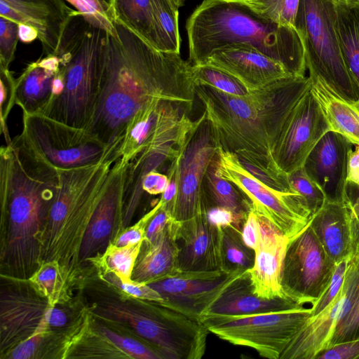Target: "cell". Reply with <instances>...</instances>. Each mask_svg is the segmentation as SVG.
Masks as SVG:
<instances>
[{"label":"cell","mask_w":359,"mask_h":359,"mask_svg":"<svg viewBox=\"0 0 359 359\" xmlns=\"http://www.w3.org/2000/svg\"><path fill=\"white\" fill-rule=\"evenodd\" d=\"M212 165L217 176L235 184L248 197L251 210L269 221L289 239L298 234L311 219L312 215L299 194L264 185L241 165L236 154L219 148Z\"/></svg>","instance_id":"10"},{"label":"cell","mask_w":359,"mask_h":359,"mask_svg":"<svg viewBox=\"0 0 359 359\" xmlns=\"http://www.w3.org/2000/svg\"><path fill=\"white\" fill-rule=\"evenodd\" d=\"M219 149L212 126L203 113L196 120L177 154L170 161L177 179L172 215L174 222L189 220L202 210H208L205 177Z\"/></svg>","instance_id":"12"},{"label":"cell","mask_w":359,"mask_h":359,"mask_svg":"<svg viewBox=\"0 0 359 359\" xmlns=\"http://www.w3.org/2000/svg\"><path fill=\"white\" fill-rule=\"evenodd\" d=\"M58 169L15 136L0 149L1 276L29 280L41 265V238L60 187Z\"/></svg>","instance_id":"2"},{"label":"cell","mask_w":359,"mask_h":359,"mask_svg":"<svg viewBox=\"0 0 359 359\" xmlns=\"http://www.w3.org/2000/svg\"><path fill=\"white\" fill-rule=\"evenodd\" d=\"M63 76L57 55L27 65L15 79V104L25 114L40 113L63 89Z\"/></svg>","instance_id":"24"},{"label":"cell","mask_w":359,"mask_h":359,"mask_svg":"<svg viewBox=\"0 0 359 359\" xmlns=\"http://www.w3.org/2000/svg\"><path fill=\"white\" fill-rule=\"evenodd\" d=\"M244 272L180 271L148 285L162 297L159 304L200 322L202 315Z\"/></svg>","instance_id":"16"},{"label":"cell","mask_w":359,"mask_h":359,"mask_svg":"<svg viewBox=\"0 0 359 359\" xmlns=\"http://www.w3.org/2000/svg\"><path fill=\"white\" fill-rule=\"evenodd\" d=\"M102 278L110 285L134 298L158 304L163 301L161 295L148 284L137 283L130 280H123L109 271H106Z\"/></svg>","instance_id":"42"},{"label":"cell","mask_w":359,"mask_h":359,"mask_svg":"<svg viewBox=\"0 0 359 359\" xmlns=\"http://www.w3.org/2000/svg\"><path fill=\"white\" fill-rule=\"evenodd\" d=\"M129 161L118 158L112 165L101 198L84 233L79 266L100 258L123 227L124 188Z\"/></svg>","instance_id":"17"},{"label":"cell","mask_w":359,"mask_h":359,"mask_svg":"<svg viewBox=\"0 0 359 359\" xmlns=\"http://www.w3.org/2000/svg\"><path fill=\"white\" fill-rule=\"evenodd\" d=\"M114 22L118 38L107 33L98 100L87 130L118 158L126 126L137 111L165 100L191 111L196 95L189 61L154 48Z\"/></svg>","instance_id":"1"},{"label":"cell","mask_w":359,"mask_h":359,"mask_svg":"<svg viewBox=\"0 0 359 359\" xmlns=\"http://www.w3.org/2000/svg\"><path fill=\"white\" fill-rule=\"evenodd\" d=\"M76 11L64 0H0V16L34 27L46 55L55 54Z\"/></svg>","instance_id":"20"},{"label":"cell","mask_w":359,"mask_h":359,"mask_svg":"<svg viewBox=\"0 0 359 359\" xmlns=\"http://www.w3.org/2000/svg\"><path fill=\"white\" fill-rule=\"evenodd\" d=\"M203 209L194 218L174 222L180 247L178 265L183 271L222 270L220 256L221 226L212 224Z\"/></svg>","instance_id":"22"},{"label":"cell","mask_w":359,"mask_h":359,"mask_svg":"<svg viewBox=\"0 0 359 359\" xmlns=\"http://www.w3.org/2000/svg\"><path fill=\"white\" fill-rule=\"evenodd\" d=\"M158 50L180 53L178 8L170 0H151Z\"/></svg>","instance_id":"33"},{"label":"cell","mask_w":359,"mask_h":359,"mask_svg":"<svg viewBox=\"0 0 359 359\" xmlns=\"http://www.w3.org/2000/svg\"><path fill=\"white\" fill-rule=\"evenodd\" d=\"M19 135L25 146L54 168L68 170L114 160L107 146L86 128L41 114H25Z\"/></svg>","instance_id":"8"},{"label":"cell","mask_w":359,"mask_h":359,"mask_svg":"<svg viewBox=\"0 0 359 359\" xmlns=\"http://www.w3.org/2000/svg\"><path fill=\"white\" fill-rule=\"evenodd\" d=\"M15 280L1 292V357L35 332L51 305L34 284L28 283V280Z\"/></svg>","instance_id":"18"},{"label":"cell","mask_w":359,"mask_h":359,"mask_svg":"<svg viewBox=\"0 0 359 359\" xmlns=\"http://www.w3.org/2000/svg\"><path fill=\"white\" fill-rule=\"evenodd\" d=\"M212 162L206 172L204 184L208 209H227L245 222L252 209L250 201L235 184L216 175Z\"/></svg>","instance_id":"31"},{"label":"cell","mask_w":359,"mask_h":359,"mask_svg":"<svg viewBox=\"0 0 359 359\" xmlns=\"http://www.w3.org/2000/svg\"><path fill=\"white\" fill-rule=\"evenodd\" d=\"M115 161L60 170V187L50 207L41 238V264H57L64 284L79 269V252L91 217Z\"/></svg>","instance_id":"5"},{"label":"cell","mask_w":359,"mask_h":359,"mask_svg":"<svg viewBox=\"0 0 359 359\" xmlns=\"http://www.w3.org/2000/svg\"><path fill=\"white\" fill-rule=\"evenodd\" d=\"M337 30L341 54L359 85V3L336 1Z\"/></svg>","instance_id":"30"},{"label":"cell","mask_w":359,"mask_h":359,"mask_svg":"<svg viewBox=\"0 0 359 359\" xmlns=\"http://www.w3.org/2000/svg\"><path fill=\"white\" fill-rule=\"evenodd\" d=\"M309 224L335 264L352 255V221L345 203L326 201L312 215Z\"/></svg>","instance_id":"26"},{"label":"cell","mask_w":359,"mask_h":359,"mask_svg":"<svg viewBox=\"0 0 359 359\" xmlns=\"http://www.w3.org/2000/svg\"><path fill=\"white\" fill-rule=\"evenodd\" d=\"M107 43V32L76 11L54 55L60 62L63 89L39 113L87 129L95 111Z\"/></svg>","instance_id":"6"},{"label":"cell","mask_w":359,"mask_h":359,"mask_svg":"<svg viewBox=\"0 0 359 359\" xmlns=\"http://www.w3.org/2000/svg\"><path fill=\"white\" fill-rule=\"evenodd\" d=\"M337 2L344 3V4H354L359 3V0H335Z\"/></svg>","instance_id":"58"},{"label":"cell","mask_w":359,"mask_h":359,"mask_svg":"<svg viewBox=\"0 0 359 359\" xmlns=\"http://www.w3.org/2000/svg\"><path fill=\"white\" fill-rule=\"evenodd\" d=\"M350 257L336 264L330 282L319 299L311 305L309 317L321 312L337 296L344 283Z\"/></svg>","instance_id":"44"},{"label":"cell","mask_w":359,"mask_h":359,"mask_svg":"<svg viewBox=\"0 0 359 359\" xmlns=\"http://www.w3.org/2000/svg\"><path fill=\"white\" fill-rule=\"evenodd\" d=\"M114 22L158 49L151 0H109Z\"/></svg>","instance_id":"29"},{"label":"cell","mask_w":359,"mask_h":359,"mask_svg":"<svg viewBox=\"0 0 359 359\" xmlns=\"http://www.w3.org/2000/svg\"><path fill=\"white\" fill-rule=\"evenodd\" d=\"M353 144L342 135L329 130L313 147L302 165L309 177L323 191L327 201L344 203Z\"/></svg>","instance_id":"19"},{"label":"cell","mask_w":359,"mask_h":359,"mask_svg":"<svg viewBox=\"0 0 359 359\" xmlns=\"http://www.w3.org/2000/svg\"><path fill=\"white\" fill-rule=\"evenodd\" d=\"M180 247L174 222L153 242L142 240L130 280L148 284L172 276L180 270Z\"/></svg>","instance_id":"25"},{"label":"cell","mask_w":359,"mask_h":359,"mask_svg":"<svg viewBox=\"0 0 359 359\" xmlns=\"http://www.w3.org/2000/svg\"><path fill=\"white\" fill-rule=\"evenodd\" d=\"M220 256L222 270L245 271L255 262V250L244 243L241 231L233 225L221 226Z\"/></svg>","instance_id":"32"},{"label":"cell","mask_w":359,"mask_h":359,"mask_svg":"<svg viewBox=\"0 0 359 359\" xmlns=\"http://www.w3.org/2000/svg\"><path fill=\"white\" fill-rule=\"evenodd\" d=\"M296 29L309 76L336 95L359 105V85L349 72L339 46L335 0H300Z\"/></svg>","instance_id":"7"},{"label":"cell","mask_w":359,"mask_h":359,"mask_svg":"<svg viewBox=\"0 0 359 359\" xmlns=\"http://www.w3.org/2000/svg\"><path fill=\"white\" fill-rule=\"evenodd\" d=\"M29 280L48 297L53 305L56 300L57 291L64 286L59 267L55 262L42 263Z\"/></svg>","instance_id":"40"},{"label":"cell","mask_w":359,"mask_h":359,"mask_svg":"<svg viewBox=\"0 0 359 359\" xmlns=\"http://www.w3.org/2000/svg\"><path fill=\"white\" fill-rule=\"evenodd\" d=\"M1 80V102L0 117L1 131L4 133L6 144L11 142L10 138L6 120L9 113L15 104V79L13 78L9 69H0Z\"/></svg>","instance_id":"43"},{"label":"cell","mask_w":359,"mask_h":359,"mask_svg":"<svg viewBox=\"0 0 359 359\" xmlns=\"http://www.w3.org/2000/svg\"><path fill=\"white\" fill-rule=\"evenodd\" d=\"M310 78L311 90L323 109L330 130L342 135L353 144L358 145L359 105L349 103L336 95L318 79Z\"/></svg>","instance_id":"28"},{"label":"cell","mask_w":359,"mask_h":359,"mask_svg":"<svg viewBox=\"0 0 359 359\" xmlns=\"http://www.w3.org/2000/svg\"><path fill=\"white\" fill-rule=\"evenodd\" d=\"M359 294V257L351 255L342 286L321 312L309 317L284 349L280 359H316L332 346L335 331Z\"/></svg>","instance_id":"14"},{"label":"cell","mask_w":359,"mask_h":359,"mask_svg":"<svg viewBox=\"0 0 359 359\" xmlns=\"http://www.w3.org/2000/svg\"><path fill=\"white\" fill-rule=\"evenodd\" d=\"M296 306L300 305L289 299H269L257 296L253 292L247 270L226 289L201 318L203 316L217 315H254L277 311Z\"/></svg>","instance_id":"27"},{"label":"cell","mask_w":359,"mask_h":359,"mask_svg":"<svg viewBox=\"0 0 359 359\" xmlns=\"http://www.w3.org/2000/svg\"><path fill=\"white\" fill-rule=\"evenodd\" d=\"M195 84L207 85L223 93L244 96L250 91L235 76L217 67L208 65H192Z\"/></svg>","instance_id":"35"},{"label":"cell","mask_w":359,"mask_h":359,"mask_svg":"<svg viewBox=\"0 0 359 359\" xmlns=\"http://www.w3.org/2000/svg\"><path fill=\"white\" fill-rule=\"evenodd\" d=\"M292 189L304 199L311 215L319 210L326 201V197L320 187L312 181L302 167L287 175Z\"/></svg>","instance_id":"39"},{"label":"cell","mask_w":359,"mask_h":359,"mask_svg":"<svg viewBox=\"0 0 359 359\" xmlns=\"http://www.w3.org/2000/svg\"><path fill=\"white\" fill-rule=\"evenodd\" d=\"M19 39L18 24L0 16V69H9Z\"/></svg>","instance_id":"41"},{"label":"cell","mask_w":359,"mask_h":359,"mask_svg":"<svg viewBox=\"0 0 359 359\" xmlns=\"http://www.w3.org/2000/svg\"><path fill=\"white\" fill-rule=\"evenodd\" d=\"M316 359H359V338L334 344Z\"/></svg>","instance_id":"49"},{"label":"cell","mask_w":359,"mask_h":359,"mask_svg":"<svg viewBox=\"0 0 359 359\" xmlns=\"http://www.w3.org/2000/svg\"><path fill=\"white\" fill-rule=\"evenodd\" d=\"M18 35L20 40L24 43H30L38 39L37 31L34 27L24 24H18Z\"/></svg>","instance_id":"55"},{"label":"cell","mask_w":359,"mask_h":359,"mask_svg":"<svg viewBox=\"0 0 359 359\" xmlns=\"http://www.w3.org/2000/svg\"><path fill=\"white\" fill-rule=\"evenodd\" d=\"M241 234L245 245L255 250L259 236V218L252 210L250 212L242 226Z\"/></svg>","instance_id":"51"},{"label":"cell","mask_w":359,"mask_h":359,"mask_svg":"<svg viewBox=\"0 0 359 359\" xmlns=\"http://www.w3.org/2000/svg\"><path fill=\"white\" fill-rule=\"evenodd\" d=\"M189 62L204 65L215 50L234 43L252 46L293 76L306 66L300 38L293 27L257 13L243 0H204L187 21Z\"/></svg>","instance_id":"4"},{"label":"cell","mask_w":359,"mask_h":359,"mask_svg":"<svg viewBox=\"0 0 359 359\" xmlns=\"http://www.w3.org/2000/svg\"><path fill=\"white\" fill-rule=\"evenodd\" d=\"M329 130L311 86L291 111L272 152L273 163L278 171L287 176L302 167L311 149Z\"/></svg>","instance_id":"15"},{"label":"cell","mask_w":359,"mask_h":359,"mask_svg":"<svg viewBox=\"0 0 359 359\" xmlns=\"http://www.w3.org/2000/svg\"><path fill=\"white\" fill-rule=\"evenodd\" d=\"M309 76H290L244 96L195 84L219 148L288 182L273 163L272 152L293 108L311 88Z\"/></svg>","instance_id":"3"},{"label":"cell","mask_w":359,"mask_h":359,"mask_svg":"<svg viewBox=\"0 0 359 359\" xmlns=\"http://www.w3.org/2000/svg\"><path fill=\"white\" fill-rule=\"evenodd\" d=\"M48 327V325L44 319L32 335L16 345L4 358L6 359H28L33 358L47 332Z\"/></svg>","instance_id":"46"},{"label":"cell","mask_w":359,"mask_h":359,"mask_svg":"<svg viewBox=\"0 0 359 359\" xmlns=\"http://www.w3.org/2000/svg\"><path fill=\"white\" fill-rule=\"evenodd\" d=\"M335 264L307 225L289 239L283 261L281 287L286 299L313 305L330 282Z\"/></svg>","instance_id":"13"},{"label":"cell","mask_w":359,"mask_h":359,"mask_svg":"<svg viewBox=\"0 0 359 359\" xmlns=\"http://www.w3.org/2000/svg\"><path fill=\"white\" fill-rule=\"evenodd\" d=\"M172 4L179 8L180 7H182L184 6V2L186 0H170Z\"/></svg>","instance_id":"57"},{"label":"cell","mask_w":359,"mask_h":359,"mask_svg":"<svg viewBox=\"0 0 359 359\" xmlns=\"http://www.w3.org/2000/svg\"><path fill=\"white\" fill-rule=\"evenodd\" d=\"M208 217L209 221L213 224L219 226L233 225L241 231L244 223V221L238 217L231 211L219 207L209 208L208 210Z\"/></svg>","instance_id":"50"},{"label":"cell","mask_w":359,"mask_h":359,"mask_svg":"<svg viewBox=\"0 0 359 359\" xmlns=\"http://www.w3.org/2000/svg\"><path fill=\"white\" fill-rule=\"evenodd\" d=\"M344 203L351 215L359 223V186L348 182Z\"/></svg>","instance_id":"52"},{"label":"cell","mask_w":359,"mask_h":359,"mask_svg":"<svg viewBox=\"0 0 359 359\" xmlns=\"http://www.w3.org/2000/svg\"><path fill=\"white\" fill-rule=\"evenodd\" d=\"M44 319L47 325L53 327H64L68 321L66 313L60 308L53 304L46 310Z\"/></svg>","instance_id":"53"},{"label":"cell","mask_w":359,"mask_h":359,"mask_svg":"<svg viewBox=\"0 0 359 359\" xmlns=\"http://www.w3.org/2000/svg\"><path fill=\"white\" fill-rule=\"evenodd\" d=\"M99 334L126 358L136 359H164L161 353L143 339L119 334L102 325H97Z\"/></svg>","instance_id":"34"},{"label":"cell","mask_w":359,"mask_h":359,"mask_svg":"<svg viewBox=\"0 0 359 359\" xmlns=\"http://www.w3.org/2000/svg\"><path fill=\"white\" fill-rule=\"evenodd\" d=\"M310 313L311 308L296 306L254 315L203 316L200 322L210 332L233 345L251 348L266 358L280 359Z\"/></svg>","instance_id":"9"},{"label":"cell","mask_w":359,"mask_h":359,"mask_svg":"<svg viewBox=\"0 0 359 359\" xmlns=\"http://www.w3.org/2000/svg\"><path fill=\"white\" fill-rule=\"evenodd\" d=\"M357 338H359V294L338 325L332 340V346Z\"/></svg>","instance_id":"45"},{"label":"cell","mask_w":359,"mask_h":359,"mask_svg":"<svg viewBox=\"0 0 359 359\" xmlns=\"http://www.w3.org/2000/svg\"><path fill=\"white\" fill-rule=\"evenodd\" d=\"M141 243L124 247H117L112 243L110 244L101 257L106 267V271L112 272L123 280H130Z\"/></svg>","instance_id":"38"},{"label":"cell","mask_w":359,"mask_h":359,"mask_svg":"<svg viewBox=\"0 0 359 359\" xmlns=\"http://www.w3.org/2000/svg\"><path fill=\"white\" fill-rule=\"evenodd\" d=\"M157 208L158 204L144 215L134 226L122 232L118 237L114 239L113 245L117 247H124L140 243L144 239L147 224Z\"/></svg>","instance_id":"47"},{"label":"cell","mask_w":359,"mask_h":359,"mask_svg":"<svg viewBox=\"0 0 359 359\" xmlns=\"http://www.w3.org/2000/svg\"><path fill=\"white\" fill-rule=\"evenodd\" d=\"M204 65L220 69L238 79L249 90L293 76L278 62L248 44L234 43L213 51Z\"/></svg>","instance_id":"21"},{"label":"cell","mask_w":359,"mask_h":359,"mask_svg":"<svg viewBox=\"0 0 359 359\" xmlns=\"http://www.w3.org/2000/svg\"><path fill=\"white\" fill-rule=\"evenodd\" d=\"M185 107L157 101L137 111L127 123L118 158L130 161L140 153L158 154L170 161L196 123Z\"/></svg>","instance_id":"11"},{"label":"cell","mask_w":359,"mask_h":359,"mask_svg":"<svg viewBox=\"0 0 359 359\" xmlns=\"http://www.w3.org/2000/svg\"><path fill=\"white\" fill-rule=\"evenodd\" d=\"M157 204V210L149 219L145 230L144 240L149 243L154 241L172 220L165 205L160 200Z\"/></svg>","instance_id":"48"},{"label":"cell","mask_w":359,"mask_h":359,"mask_svg":"<svg viewBox=\"0 0 359 359\" xmlns=\"http://www.w3.org/2000/svg\"><path fill=\"white\" fill-rule=\"evenodd\" d=\"M347 180L359 186V144L350 155Z\"/></svg>","instance_id":"54"},{"label":"cell","mask_w":359,"mask_h":359,"mask_svg":"<svg viewBox=\"0 0 359 359\" xmlns=\"http://www.w3.org/2000/svg\"><path fill=\"white\" fill-rule=\"evenodd\" d=\"M258 218L259 242L254 264L248 270L253 292L264 299H286L281 287V274L289 238L266 219Z\"/></svg>","instance_id":"23"},{"label":"cell","mask_w":359,"mask_h":359,"mask_svg":"<svg viewBox=\"0 0 359 359\" xmlns=\"http://www.w3.org/2000/svg\"><path fill=\"white\" fill-rule=\"evenodd\" d=\"M351 217L353 232V252L359 257V223L351 215Z\"/></svg>","instance_id":"56"},{"label":"cell","mask_w":359,"mask_h":359,"mask_svg":"<svg viewBox=\"0 0 359 359\" xmlns=\"http://www.w3.org/2000/svg\"><path fill=\"white\" fill-rule=\"evenodd\" d=\"M66 1L72 4L88 23L104 30L116 39L118 38L109 3L105 0Z\"/></svg>","instance_id":"37"},{"label":"cell","mask_w":359,"mask_h":359,"mask_svg":"<svg viewBox=\"0 0 359 359\" xmlns=\"http://www.w3.org/2000/svg\"><path fill=\"white\" fill-rule=\"evenodd\" d=\"M262 16L294 28L300 0H243Z\"/></svg>","instance_id":"36"}]
</instances>
